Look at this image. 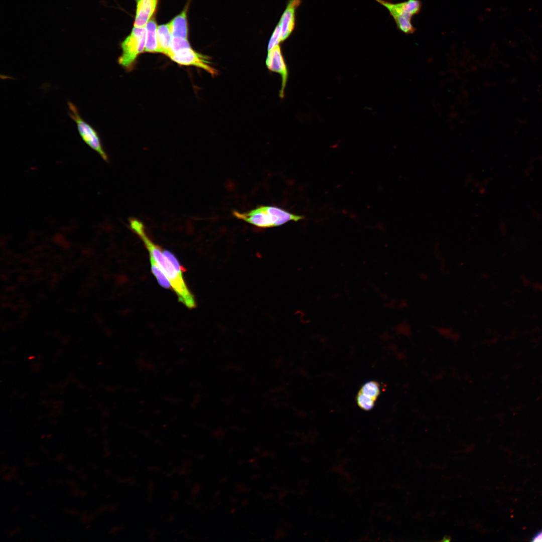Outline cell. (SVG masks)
<instances>
[{"label":"cell","instance_id":"obj_1","mask_svg":"<svg viewBox=\"0 0 542 542\" xmlns=\"http://www.w3.org/2000/svg\"><path fill=\"white\" fill-rule=\"evenodd\" d=\"M129 226L141 239L149 251L150 256L153 258L168 279L179 301L188 308H195L196 304L195 298L183 279V274L178 272L171 261L165 255L161 247L149 236L144 223L137 218H131L129 219Z\"/></svg>","mask_w":542,"mask_h":542},{"label":"cell","instance_id":"obj_2","mask_svg":"<svg viewBox=\"0 0 542 542\" xmlns=\"http://www.w3.org/2000/svg\"><path fill=\"white\" fill-rule=\"evenodd\" d=\"M238 219L260 228L282 225L289 221H298L305 219L303 215L293 214L281 208L273 206H259L247 212L232 211Z\"/></svg>","mask_w":542,"mask_h":542},{"label":"cell","instance_id":"obj_3","mask_svg":"<svg viewBox=\"0 0 542 542\" xmlns=\"http://www.w3.org/2000/svg\"><path fill=\"white\" fill-rule=\"evenodd\" d=\"M385 7L395 22L397 28L403 33L413 34L416 30L412 20L420 12L422 3L420 0H407L392 3L387 0H374Z\"/></svg>","mask_w":542,"mask_h":542},{"label":"cell","instance_id":"obj_4","mask_svg":"<svg viewBox=\"0 0 542 542\" xmlns=\"http://www.w3.org/2000/svg\"><path fill=\"white\" fill-rule=\"evenodd\" d=\"M68 114L76 123L78 132L83 141L107 162L108 157L104 150L97 131L82 118L77 107L73 102L68 101Z\"/></svg>","mask_w":542,"mask_h":542},{"label":"cell","instance_id":"obj_5","mask_svg":"<svg viewBox=\"0 0 542 542\" xmlns=\"http://www.w3.org/2000/svg\"><path fill=\"white\" fill-rule=\"evenodd\" d=\"M145 28L134 27L130 33L122 42V53L118 59L119 64L125 68L132 66L138 56L145 51Z\"/></svg>","mask_w":542,"mask_h":542},{"label":"cell","instance_id":"obj_6","mask_svg":"<svg viewBox=\"0 0 542 542\" xmlns=\"http://www.w3.org/2000/svg\"><path fill=\"white\" fill-rule=\"evenodd\" d=\"M169 58L181 65L203 69L213 77L218 74V70L209 65V57L195 51L191 46L171 54Z\"/></svg>","mask_w":542,"mask_h":542},{"label":"cell","instance_id":"obj_7","mask_svg":"<svg viewBox=\"0 0 542 542\" xmlns=\"http://www.w3.org/2000/svg\"><path fill=\"white\" fill-rule=\"evenodd\" d=\"M265 63L269 70L278 73L281 76L282 85L279 95L281 98L284 97L288 71L279 45L268 51Z\"/></svg>","mask_w":542,"mask_h":542},{"label":"cell","instance_id":"obj_8","mask_svg":"<svg viewBox=\"0 0 542 542\" xmlns=\"http://www.w3.org/2000/svg\"><path fill=\"white\" fill-rule=\"evenodd\" d=\"M302 0H290L279 23L281 29L282 41L286 40L294 31L296 25V12Z\"/></svg>","mask_w":542,"mask_h":542},{"label":"cell","instance_id":"obj_9","mask_svg":"<svg viewBox=\"0 0 542 542\" xmlns=\"http://www.w3.org/2000/svg\"><path fill=\"white\" fill-rule=\"evenodd\" d=\"M136 12L133 26L145 28L156 11L159 0H136Z\"/></svg>","mask_w":542,"mask_h":542},{"label":"cell","instance_id":"obj_10","mask_svg":"<svg viewBox=\"0 0 542 542\" xmlns=\"http://www.w3.org/2000/svg\"><path fill=\"white\" fill-rule=\"evenodd\" d=\"M157 34L160 53H162L169 57L171 53L172 40L170 22L159 26L157 28Z\"/></svg>","mask_w":542,"mask_h":542},{"label":"cell","instance_id":"obj_11","mask_svg":"<svg viewBox=\"0 0 542 542\" xmlns=\"http://www.w3.org/2000/svg\"><path fill=\"white\" fill-rule=\"evenodd\" d=\"M172 37L188 39V26L187 10H184L170 22Z\"/></svg>","mask_w":542,"mask_h":542},{"label":"cell","instance_id":"obj_12","mask_svg":"<svg viewBox=\"0 0 542 542\" xmlns=\"http://www.w3.org/2000/svg\"><path fill=\"white\" fill-rule=\"evenodd\" d=\"M145 28L146 33L145 51L160 52L157 34L158 27L155 20L151 19Z\"/></svg>","mask_w":542,"mask_h":542},{"label":"cell","instance_id":"obj_13","mask_svg":"<svg viewBox=\"0 0 542 542\" xmlns=\"http://www.w3.org/2000/svg\"><path fill=\"white\" fill-rule=\"evenodd\" d=\"M150 263L151 267L152 273L156 277L157 282L161 286L165 288L170 289L172 288L171 284L168 279L166 275L164 274L163 271L161 269L159 266L158 265L155 260L150 256Z\"/></svg>","mask_w":542,"mask_h":542},{"label":"cell","instance_id":"obj_14","mask_svg":"<svg viewBox=\"0 0 542 542\" xmlns=\"http://www.w3.org/2000/svg\"><path fill=\"white\" fill-rule=\"evenodd\" d=\"M359 392L376 400L380 394V385L376 381H368L362 385Z\"/></svg>","mask_w":542,"mask_h":542},{"label":"cell","instance_id":"obj_15","mask_svg":"<svg viewBox=\"0 0 542 542\" xmlns=\"http://www.w3.org/2000/svg\"><path fill=\"white\" fill-rule=\"evenodd\" d=\"M356 401L358 405L361 409L369 411L373 408L375 400L359 392L356 397Z\"/></svg>","mask_w":542,"mask_h":542},{"label":"cell","instance_id":"obj_16","mask_svg":"<svg viewBox=\"0 0 542 542\" xmlns=\"http://www.w3.org/2000/svg\"><path fill=\"white\" fill-rule=\"evenodd\" d=\"M282 41L281 29L278 24L270 38L267 47L268 51L271 50L276 46L279 45V44Z\"/></svg>","mask_w":542,"mask_h":542},{"label":"cell","instance_id":"obj_17","mask_svg":"<svg viewBox=\"0 0 542 542\" xmlns=\"http://www.w3.org/2000/svg\"><path fill=\"white\" fill-rule=\"evenodd\" d=\"M531 541H542V529L537 531L531 537Z\"/></svg>","mask_w":542,"mask_h":542}]
</instances>
